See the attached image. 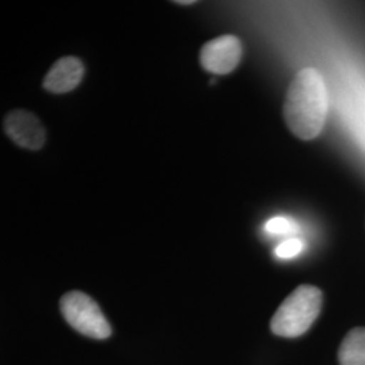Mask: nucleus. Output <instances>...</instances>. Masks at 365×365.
<instances>
[{"label": "nucleus", "mask_w": 365, "mask_h": 365, "mask_svg": "<svg viewBox=\"0 0 365 365\" xmlns=\"http://www.w3.org/2000/svg\"><path fill=\"white\" fill-rule=\"evenodd\" d=\"M329 108L327 88L322 75L314 68L297 73L288 87L284 119L288 129L300 140L317 138L325 128Z\"/></svg>", "instance_id": "f257e3e1"}, {"label": "nucleus", "mask_w": 365, "mask_h": 365, "mask_svg": "<svg viewBox=\"0 0 365 365\" xmlns=\"http://www.w3.org/2000/svg\"><path fill=\"white\" fill-rule=\"evenodd\" d=\"M322 300L324 295L319 288L299 286L279 306L271 319V330L286 339L304 334L321 313Z\"/></svg>", "instance_id": "f03ea898"}, {"label": "nucleus", "mask_w": 365, "mask_h": 365, "mask_svg": "<svg viewBox=\"0 0 365 365\" xmlns=\"http://www.w3.org/2000/svg\"><path fill=\"white\" fill-rule=\"evenodd\" d=\"M61 314L66 322L80 334L93 339L111 336V327L99 304L81 291H71L60 300Z\"/></svg>", "instance_id": "7ed1b4c3"}, {"label": "nucleus", "mask_w": 365, "mask_h": 365, "mask_svg": "<svg viewBox=\"0 0 365 365\" xmlns=\"http://www.w3.org/2000/svg\"><path fill=\"white\" fill-rule=\"evenodd\" d=\"M242 57L241 41L235 36H221L202 46L199 54L200 64L214 75L233 72Z\"/></svg>", "instance_id": "20e7f679"}, {"label": "nucleus", "mask_w": 365, "mask_h": 365, "mask_svg": "<svg viewBox=\"0 0 365 365\" xmlns=\"http://www.w3.org/2000/svg\"><path fill=\"white\" fill-rule=\"evenodd\" d=\"M4 131L14 144L29 150L41 149L46 138V133L38 118L25 110H15L6 117Z\"/></svg>", "instance_id": "39448f33"}, {"label": "nucleus", "mask_w": 365, "mask_h": 365, "mask_svg": "<svg viewBox=\"0 0 365 365\" xmlns=\"http://www.w3.org/2000/svg\"><path fill=\"white\" fill-rule=\"evenodd\" d=\"M84 66L78 57L57 60L43 78V88L52 93H66L78 88L84 78Z\"/></svg>", "instance_id": "423d86ee"}, {"label": "nucleus", "mask_w": 365, "mask_h": 365, "mask_svg": "<svg viewBox=\"0 0 365 365\" xmlns=\"http://www.w3.org/2000/svg\"><path fill=\"white\" fill-rule=\"evenodd\" d=\"M341 365H365V327L351 330L339 351Z\"/></svg>", "instance_id": "0eeeda50"}, {"label": "nucleus", "mask_w": 365, "mask_h": 365, "mask_svg": "<svg viewBox=\"0 0 365 365\" xmlns=\"http://www.w3.org/2000/svg\"><path fill=\"white\" fill-rule=\"evenodd\" d=\"M304 249V245L299 238H289L287 241L282 242L277 248L274 249V255L279 259H292L300 255Z\"/></svg>", "instance_id": "6e6552de"}, {"label": "nucleus", "mask_w": 365, "mask_h": 365, "mask_svg": "<svg viewBox=\"0 0 365 365\" xmlns=\"http://www.w3.org/2000/svg\"><path fill=\"white\" fill-rule=\"evenodd\" d=\"M265 227H267V230L269 233L276 235H287L294 229L292 225L286 218H283V217H276L274 220H271V221L267 223Z\"/></svg>", "instance_id": "1a4fd4ad"}, {"label": "nucleus", "mask_w": 365, "mask_h": 365, "mask_svg": "<svg viewBox=\"0 0 365 365\" xmlns=\"http://www.w3.org/2000/svg\"><path fill=\"white\" fill-rule=\"evenodd\" d=\"M178 4H192L194 1H176Z\"/></svg>", "instance_id": "9d476101"}]
</instances>
